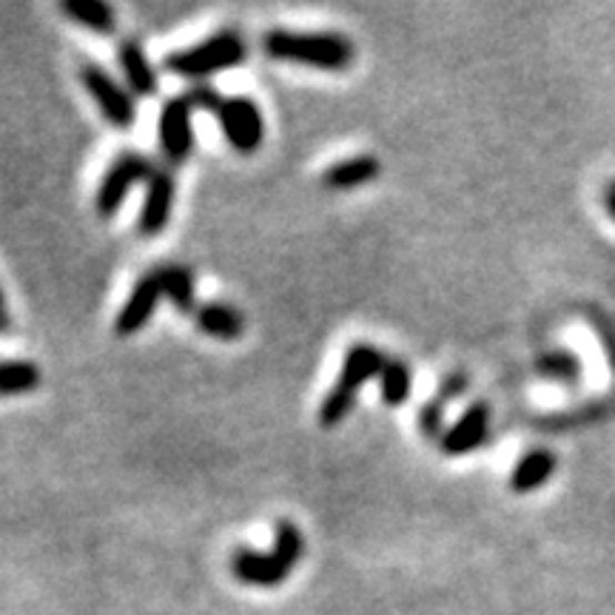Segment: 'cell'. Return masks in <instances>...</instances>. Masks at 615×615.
<instances>
[{
  "label": "cell",
  "instance_id": "1",
  "mask_svg": "<svg viewBox=\"0 0 615 615\" xmlns=\"http://www.w3.org/2000/svg\"><path fill=\"white\" fill-rule=\"evenodd\" d=\"M262 52L282 63L314 65L320 72H345L354 63V43L336 32H291L271 29L262 34Z\"/></svg>",
  "mask_w": 615,
  "mask_h": 615
},
{
  "label": "cell",
  "instance_id": "2",
  "mask_svg": "<svg viewBox=\"0 0 615 615\" xmlns=\"http://www.w3.org/2000/svg\"><path fill=\"white\" fill-rule=\"evenodd\" d=\"M249 58V40L236 29H223V32L211 34V38L200 40L191 49L174 52L165 58V72L174 78L191 80V83H205L209 78L220 72L236 69Z\"/></svg>",
  "mask_w": 615,
  "mask_h": 615
},
{
  "label": "cell",
  "instance_id": "3",
  "mask_svg": "<svg viewBox=\"0 0 615 615\" xmlns=\"http://www.w3.org/2000/svg\"><path fill=\"white\" fill-rule=\"evenodd\" d=\"M154 165L145 154L140 151H123L114 158V163L109 165V171L103 174L98 185V194H94V209L103 220H112L120 209H123L125 196L134 185L149 183L151 174H154Z\"/></svg>",
  "mask_w": 615,
  "mask_h": 615
},
{
  "label": "cell",
  "instance_id": "4",
  "mask_svg": "<svg viewBox=\"0 0 615 615\" xmlns=\"http://www.w3.org/2000/svg\"><path fill=\"white\" fill-rule=\"evenodd\" d=\"M80 83L89 92V98L98 103L105 123L114 125V129H131L134 125V120H138V100L131 98L129 89L105 72L103 65L85 63L80 69Z\"/></svg>",
  "mask_w": 615,
  "mask_h": 615
},
{
  "label": "cell",
  "instance_id": "5",
  "mask_svg": "<svg viewBox=\"0 0 615 615\" xmlns=\"http://www.w3.org/2000/svg\"><path fill=\"white\" fill-rule=\"evenodd\" d=\"M214 118L220 123L225 143L236 154H254V151H260L262 140H265V120H262L256 100L243 98V94L223 98Z\"/></svg>",
  "mask_w": 615,
  "mask_h": 615
},
{
  "label": "cell",
  "instance_id": "6",
  "mask_svg": "<svg viewBox=\"0 0 615 615\" xmlns=\"http://www.w3.org/2000/svg\"><path fill=\"white\" fill-rule=\"evenodd\" d=\"M158 143L171 169L189 163L191 151H194V109L183 94L165 100L160 109Z\"/></svg>",
  "mask_w": 615,
  "mask_h": 615
},
{
  "label": "cell",
  "instance_id": "7",
  "mask_svg": "<svg viewBox=\"0 0 615 615\" xmlns=\"http://www.w3.org/2000/svg\"><path fill=\"white\" fill-rule=\"evenodd\" d=\"M174 194H178V180L171 174L169 165H160L151 180L145 183L143 205L138 214V234L140 236H160L165 231L174 211Z\"/></svg>",
  "mask_w": 615,
  "mask_h": 615
},
{
  "label": "cell",
  "instance_id": "8",
  "mask_svg": "<svg viewBox=\"0 0 615 615\" xmlns=\"http://www.w3.org/2000/svg\"><path fill=\"white\" fill-rule=\"evenodd\" d=\"M160 302H163V289H160L158 274L149 271V274H143L138 282H134V289H131V294L125 296L123 308H120L118 316H114V334L118 336L140 334V331L151 322V316H154Z\"/></svg>",
  "mask_w": 615,
  "mask_h": 615
},
{
  "label": "cell",
  "instance_id": "9",
  "mask_svg": "<svg viewBox=\"0 0 615 615\" xmlns=\"http://www.w3.org/2000/svg\"><path fill=\"white\" fill-rule=\"evenodd\" d=\"M491 436V405L487 402H473L456 422L438 438V447L445 456H467L478 451Z\"/></svg>",
  "mask_w": 615,
  "mask_h": 615
},
{
  "label": "cell",
  "instance_id": "10",
  "mask_svg": "<svg viewBox=\"0 0 615 615\" xmlns=\"http://www.w3.org/2000/svg\"><path fill=\"white\" fill-rule=\"evenodd\" d=\"M385 365L387 356L382 354L380 347L371 345V342H356V345H351L345 351V360H342L340 376H336L334 387L356 400L367 382L380 380V373Z\"/></svg>",
  "mask_w": 615,
  "mask_h": 615
},
{
  "label": "cell",
  "instance_id": "11",
  "mask_svg": "<svg viewBox=\"0 0 615 615\" xmlns=\"http://www.w3.org/2000/svg\"><path fill=\"white\" fill-rule=\"evenodd\" d=\"M231 573L236 582L251 587H280L291 576V567L274 553H260L251 547H236L231 556Z\"/></svg>",
  "mask_w": 615,
  "mask_h": 615
},
{
  "label": "cell",
  "instance_id": "12",
  "mask_svg": "<svg viewBox=\"0 0 615 615\" xmlns=\"http://www.w3.org/2000/svg\"><path fill=\"white\" fill-rule=\"evenodd\" d=\"M118 63L123 72V85L134 100H149L158 94V72L138 40H120Z\"/></svg>",
  "mask_w": 615,
  "mask_h": 615
},
{
  "label": "cell",
  "instance_id": "13",
  "mask_svg": "<svg viewBox=\"0 0 615 615\" xmlns=\"http://www.w3.org/2000/svg\"><path fill=\"white\" fill-rule=\"evenodd\" d=\"M194 325L200 334L220 342H234L245 334V316L229 302H203L194 311Z\"/></svg>",
  "mask_w": 615,
  "mask_h": 615
},
{
  "label": "cell",
  "instance_id": "14",
  "mask_svg": "<svg viewBox=\"0 0 615 615\" xmlns=\"http://www.w3.org/2000/svg\"><path fill=\"white\" fill-rule=\"evenodd\" d=\"M558 467L556 453L547 451V447H533V451L524 453L522 458L516 462L511 473V491L513 493H533L538 487H544L553 478Z\"/></svg>",
  "mask_w": 615,
  "mask_h": 615
},
{
  "label": "cell",
  "instance_id": "15",
  "mask_svg": "<svg viewBox=\"0 0 615 615\" xmlns=\"http://www.w3.org/2000/svg\"><path fill=\"white\" fill-rule=\"evenodd\" d=\"M382 174V163L373 154H360V158H347L340 163L327 165L322 174V185L331 191H354L362 185L373 183Z\"/></svg>",
  "mask_w": 615,
  "mask_h": 615
},
{
  "label": "cell",
  "instance_id": "16",
  "mask_svg": "<svg viewBox=\"0 0 615 615\" xmlns=\"http://www.w3.org/2000/svg\"><path fill=\"white\" fill-rule=\"evenodd\" d=\"M160 280V289H163V300L169 302L178 314H191L200 305H196V289H194V274H191L189 265H180V262H165L160 269H154Z\"/></svg>",
  "mask_w": 615,
  "mask_h": 615
},
{
  "label": "cell",
  "instance_id": "17",
  "mask_svg": "<svg viewBox=\"0 0 615 615\" xmlns=\"http://www.w3.org/2000/svg\"><path fill=\"white\" fill-rule=\"evenodd\" d=\"M60 12L78 23L80 29L92 34H114L118 32V14L103 0H63Z\"/></svg>",
  "mask_w": 615,
  "mask_h": 615
},
{
  "label": "cell",
  "instance_id": "18",
  "mask_svg": "<svg viewBox=\"0 0 615 615\" xmlns=\"http://www.w3.org/2000/svg\"><path fill=\"white\" fill-rule=\"evenodd\" d=\"M413 393V371L407 362L387 360L380 373V400L387 407H402Z\"/></svg>",
  "mask_w": 615,
  "mask_h": 615
},
{
  "label": "cell",
  "instance_id": "19",
  "mask_svg": "<svg viewBox=\"0 0 615 615\" xmlns=\"http://www.w3.org/2000/svg\"><path fill=\"white\" fill-rule=\"evenodd\" d=\"M40 367L27 360L0 362V396H23L40 387Z\"/></svg>",
  "mask_w": 615,
  "mask_h": 615
},
{
  "label": "cell",
  "instance_id": "20",
  "mask_svg": "<svg viewBox=\"0 0 615 615\" xmlns=\"http://www.w3.org/2000/svg\"><path fill=\"white\" fill-rule=\"evenodd\" d=\"M536 373L544 376V380H556V382H578L582 376V362H578L576 354L569 351H547L536 360Z\"/></svg>",
  "mask_w": 615,
  "mask_h": 615
},
{
  "label": "cell",
  "instance_id": "21",
  "mask_svg": "<svg viewBox=\"0 0 615 615\" xmlns=\"http://www.w3.org/2000/svg\"><path fill=\"white\" fill-rule=\"evenodd\" d=\"M271 553L280 556L291 569L302 562V556H305V536H302V531L294 522L282 518V522L274 524V547H271Z\"/></svg>",
  "mask_w": 615,
  "mask_h": 615
},
{
  "label": "cell",
  "instance_id": "22",
  "mask_svg": "<svg viewBox=\"0 0 615 615\" xmlns=\"http://www.w3.org/2000/svg\"><path fill=\"white\" fill-rule=\"evenodd\" d=\"M420 431L422 436L431 438V442H438V438L445 436V402L438 400H431L422 405L420 411Z\"/></svg>",
  "mask_w": 615,
  "mask_h": 615
},
{
  "label": "cell",
  "instance_id": "23",
  "mask_svg": "<svg viewBox=\"0 0 615 615\" xmlns=\"http://www.w3.org/2000/svg\"><path fill=\"white\" fill-rule=\"evenodd\" d=\"M183 98L189 100V105L194 109V112H209V114H216V109H220V103H223V94L216 92L211 83H194L189 92H183Z\"/></svg>",
  "mask_w": 615,
  "mask_h": 615
},
{
  "label": "cell",
  "instance_id": "24",
  "mask_svg": "<svg viewBox=\"0 0 615 615\" xmlns=\"http://www.w3.org/2000/svg\"><path fill=\"white\" fill-rule=\"evenodd\" d=\"M465 391H467V373H451V376H445V380H442V385H438V400L445 402H456L458 396H465Z\"/></svg>",
  "mask_w": 615,
  "mask_h": 615
},
{
  "label": "cell",
  "instance_id": "25",
  "mask_svg": "<svg viewBox=\"0 0 615 615\" xmlns=\"http://www.w3.org/2000/svg\"><path fill=\"white\" fill-rule=\"evenodd\" d=\"M604 209L615 220V180H609L607 189H604Z\"/></svg>",
  "mask_w": 615,
  "mask_h": 615
},
{
  "label": "cell",
  "instance_id": "26",
  "mask_svg": "<svg viewBox=\"0 0 615 615\" xmlns=\"http://www.w3.org/2000/svg\"><path fill=\"white\" fill-rule=\"evenodd\" d=\"M9 331V308H7V296H3V289H0V336Z\"/></svg>",
  "mask_w": 615,
  "mask_h": 615
}]
</instances>
